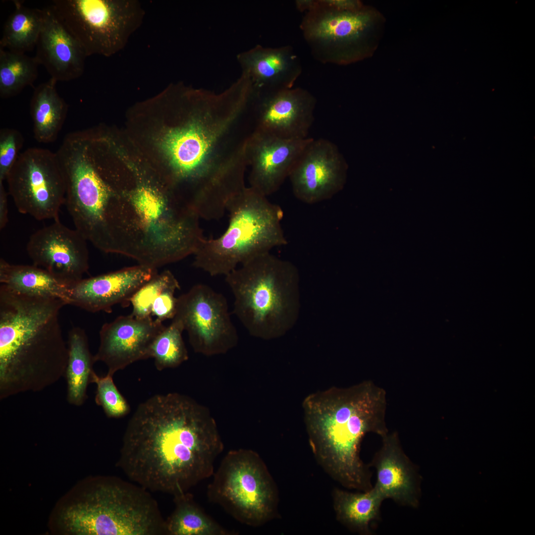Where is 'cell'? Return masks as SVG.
<instances>
[{"label":"cell","instance_id":"1","mask_svg":"<svg viewBox=\"0 0 535 535\" xmlns=\"http://www.w3.org/2000/svg\"><path fill=\"white\" fill-rule=\"evenodd\" d=\"M223 444L213 419L191 398L155 395L129 420L117 465L132 482L173 496L214 473Z\"/></svg>","mask_w":535,"mask_h":535},{"label":"cell","instance_id":"2","mask_svg":"<svg viewBox=\"0 0 535 535\" xmlns=\"http://www.w3.org/2000/svg\"><path fill=\"white\" fill-rule=\"evenodd\" d=\"M66 305L0 284V400L42 391L65 376L68 348L59 315Z\"/></svg>","mask_w":535,"mask_h":535},{"label":"cell","instance_id":"3","mask_svg":"<svg viewBox=\"0 0 535 535\" xmlns=\"http://www.w3.org/2000/svg\"><path fill=\"white\" fill-rule=\"evenodd\" d=\"M302 405L310 442L324 469L345 487L372 488L371 473L359 451L367 433H388L385 390L365 381L310 394Z\"/></svg>","mask_w":535,"mask_h":535},{"label":"cell","instance_id":"4","mask_svg":"<svg viewBox=\"0 0 535 535\" xmlns=\"http://www.w3.org/2000/svg\"><path fill=\"white\" fill-rule=\"evenodd\" d=\"M133 482L113 476L85 480L58 509V527L69 535H166L157 501Z\"/></svg>","mask_w":535,"mask_h":535},{"label":"cell","instance_id":"5","mask_svg":"<svg viewBox=\"0 0 535 535\" xmlns=\"http://www.w3.org/2000/svg\"><path fill=\"white\" fill-rule=\"evenodd\" d=\"M225 277L234 298L233 313L250 334L274 339L293 324L298 310L299 273L292 263L267 252Z\"/></svg>","mask_w":535,"mask_h":535},{"label":"cell","instance_id":"6","mask_svg":"<svg viewBox=\"0 0 535 535\" xmlns=\"http://www.w3.org/2000/svg\"><path fill=\"white\" fill-rule=\"evenodd\" d=\"M296 6L305 12L304 39L323 63L347 65L370 58L384 34L383 14L358 0H302Z\"/></svg>","mask_w":535,"mask_h":535},{"label":"cell","instance_id":"7","mask_svg":"<svg viewBox=\"0 0 535 535\" xmlns=\"http://www.w3.org/2000/svg\"><path fill=\"white\" fill-rule=\"evenodd\" d=\"M227 228L220 236L204 237L194 254L193 266L211 276H226L250 259L287 240L278 205L250 187H245L228 202Z\"/></svg>","mask_w":535,"mask_h":535},{"label":"cell","instance_id":"8","mask_svg":"<svg viewBox=\"0 0 535 535\" xmlns=\"http://www.w3.org/2000/svg\"><path fill=\"white\" fill-rule=\"evenodd\" d=\"M56 154L65 180L64 203L75 229L97 248L109 253L111 188L97 169L80 135H66Z\"/></svg>","mask_w":535,"mask_h":535},{"label":"cell","instance_id":"9","mask_svg":"<svg viewBox=\"0 0 535 535\" xmlns=\"http://www.w3.org/2000/svg\"><path fill=\"white\" fill-rule=\"evenodd\" d=\"M213 476L208 488L209 498L237 521L258 526L273 517L275 487L256 452L243 449L228 452Z\"/></svg>","mask_w":535,"mask_h":535},{"label":"cell","instance_id":"10","mask_svg":"<svg viewBox=\"0 0 535 535\" xmlns=\"http://www.w3.org/2000/svg\"><path fill=\"white\" fill-rule=\"evenodd\" d=\"M49 7L87 56L121 51L145 15L136 0H55Z\"/></svg>","mask_w":535,"mask_h":535},{"label":"cell","instance_id":"11","mask_svg":"<svg viewBox=\"0 0 535 535\" xmlns=\"http://www.w3.org/2000/svg\"><path fill=\"white\" fill-rule=\"evenodd\" d=\"M19 212L41 220L58 219L66 183L56 153L30 148L20 153L6 179Z\"/></svg>","mask_w":535,"mask_h":535},{"label":"cell","instance_id":"12","mask_svg":"<svg viewBox=\"0 0 535 535\" xmlns=\"http://www.w3.org/2000/svg\"><path fill=\"white\" fill-rule=\"evenodd\" d=\"M198 353H225L235 346L238 336L226 299L209 286L197 284L177 297L175 315Z\"/></svg>","mask_w":535,"mask_h":535},{"label":"cell","instance_id":"13","mask_svg":"<svg viewBox=\"0 0 535 535\" xmlns=\"http://www.w3.org/2000/svg\"><path fill=\"white\" fill-rule=\"evenodd\" d=\"M30 237L26 251L34 265L68 286L78 282L89 268L87 240L59 218Z\"/></svg>","mask_w":535,"mask_h":535},{"label":"cell","instance_id":"14","mask_svg":"<svg viewBox=\"0 0 535 535\" xmlns=\"http://www.w3.org/2000/svg\"><path fill=\"white\" fill-rule=\"evenodd\" d=\"M346 169L332 142L311 138L289 176L293 193L307 204L329 200L342 188Z\"/></svg>","mask_w":535,"mask_h":535},{"label":"cell","instance_id":"15","mask_svg":"<svg viewBox=\"0 0 535 535\" xmlns=\"http://www.w3.org/2000/svg\"><path fill=\"white\" fill-rule=\"evenodd\" d=\"M311 139H284L256 128L242 144L250 167L249 187L266 197L276 192Z\"/></svg>","mask_w":535,"mask_h":535},{"label":"cell","instance_id":"16","mask_svg":"<svg viewBox=\"0 0 535 535\" xmlns=\"http://www.w3.org/2000/svg\"><path fill=\"white\" fill-rule=\"evenodd\" d=\"M151 317L140 319L120 316L105 323L100 332V344L95 362L104 363L112 375L135 362L150 358L151 346L165 327Z\"/></svg>","mask_w":535,"mask_h":535},{"label":"cell","instance_id":"17","mask_svg":"<svg viewBox=\"0 0 535 535\" xmlns=\"http://www.w3.org/2000/svg\"><path fill=\"white\" fill-rule=\"evenodd\" d=\"M157 273V268L139 264L82 278L69 286L67 305L92 313H109L114 305L129 303L134 294Z\"/></svg>","mask_w":535,"mask_h":535},{"label":"cell","instance_id":"18","mask_svg":"<svg viewBox=\"0 0 535 535\" xmlns=\"http://www.w3.org/2000/svg\"><path fill=\"white\" fill-rule=\"evenodd\" d=\"M317 100L300 87L275 90L261 104L257 128L280 138H308Z\"/></svg>","mask_w":535,"mask_h":535},{"label":"cell","instance_id":"19","mask_svg":"<svg viewBox=\"0 0 535 535\" xmlns=\"http://www.w3.org/2000/svg\"><path fill=\"white\" fill-rule=\"evenodd\" d=\"M382 439L381 448L371 465L376 474L374 487L384 499H391L402 505L416 507L420 494L417 471L402 449L396 433H388Z\"/></svg>","mask_w":535,"mask_h":535},{"label":"cell","instance_id":"20","mask_svg":"<svg viewBox=\"0 0 535 535\" xmlns=\"http://www.w3.org/2000/svg\"><path fill=\"white\" fill-rule=\"evenodd\" d=\"M44 10V23L34 57L57 82L77 79L84 72L87 56L51 8Z\"/></svg>","mask_w":535,"mask_h":535},{"label":"cell","instance_id":"21","mask_svg":"<svg viewBox=\"0 0 535 535\" xmlns=\"http://www.w3.org/2000/svg\"><path fill=\"white\" fill-rule=\"evenodd\" d=\"M56 82L51 78L40 84L34 89L31 99L34 136L40 143L55 141L66 117L68 105L58 94Z\"/></svg>","mask_w":535,"mask_h":535},{"label":"cell","instance_id":"22","mask_svg":"<svg viewBox=\"0 0 535 535\" xmlns=\"http://www.w3.org/2000/svg\"><path fill=\"white\" fill-rule=\"evenodd\" d=\"M252 71L260 86L276 90L291 88L302 72L300 59L290 46L276 49H257L252 56Z\"/></svg>","mask_w":535,"mask_h":535},{"label":"cell","instance_id":"23","mask_svg":"<svg viewBox=\"0 0 535 535\" xmlns=\"http://www.w3.org/2000/svg\"><path fill=\"white\" fill-rule=\"evenodd\" d=\"M0 283L21 293L59 298L66 304L69 286L34 265H13L0 258Z\"/></svg>","mask_w":535,"mask_h":535},{"label":"cell","instance_id":"24","mask_svg":"<svg viewBox=\"0 0 535 535\" xmlns=\"http://www.w3.org/2000/svg\"><path fill=\"white\" fill-rule=\"evenodd\" d=\"M384 498L373 486L360 493L335 489L333 493L334 507L337 519L354 531L370 534V524L379 517L380 508Z\"/></svg>","mask_w":535,"mask_h":535},{"label":"cell","instance_id":"25","mask_svg":"<svg viewBox=\"0 0 535 535\" xmlns=\"http://www.w3.org/2000/svg\"><path fill=\"white\" fill-rule=\"evenodd\" d=\"M67 343L68 359L64 376L67 384V399L70 404L80 406L87 398V388L94 371V356L85 331L79 327L70 330Z\"/></svg>","mask_w":535,"mask_h":535},{"label":"cell","instance_id":"26","mask_svg":"<svg viewBox=\"0 0 535 535\" xmlns=\"http://www.w3.org/2000/svg\"><path fill=\"white\" fill-rule=\"evenodd\" d=\"M175 508L165 520L166 535H229L225 529L208 515L187 492L174 496Z\"/></svg>","mask_w":535,"mask_h":535},{"label":"cell","instance_id":"27","mask_svg":"<svg viewBox=\"0 0 535 535\" xmlns=\"http://www.w3.org/2000/svg\"><path fill=\"white\" fill-rule=\"evenodd\" d=\"M44 9L31 8L16 3L14 11L4 25L0 48L25 53L35 47L41 31Z\"/></svg>","mask_w":535,"mask_h":535},{"label":"cell","instance_id":"28","mask_svg":"<svg viewBox=\"0 0 535 535\" xmlns=\"http://www.w3.org/2000/svg\"><path fill=\"white\" fill-rule=\"evenodd\" d=\"M35 57L0 48V96L6 99L31 86L38 75Z\"/></svg>","mask_w":535,"mask_h":535},{"label":"cell","instance_id":"29","mask_svg":"<svg viewBox=\"0 0 535 535\" xmlns=\"http://www.w3.org/2000/svg\"><path fill=\"white\" fill-rule=\"evenodd\" d=\"M183 327L175 319L155 339L150 349V358L154 359L158 370L177 367L188 358L182 333Z\"/></svg>","mask_w":535,"mask_h":535},{"label":"cell","instance_id":"30","mask_svg":"<svg viewBox=\"0 0 535 535\" xmlns=\"http://www.w3.org/2000/svg\"><path fill=\"white\" fill-rule=\"evenodd\" d=\"M175 287L180 288L178 281L169 270L157 273L143 284L129 301L132 306V315L140 319L151 316V308L156 298L165 289Z\"/></svg>","mask_w":535,"mask_h":535},{"label":"cell","instance_id":"31","mask_svg":"<svg viewBox=\"0 0 535 535\" xmlns=\"http://www.w3.org/2000/svg\"><path fill=\"white\" fill-rule=\"evenodd\" d=\"M112 376L108 373L105 376H100L93 371L90 383H95L97 385L96 404L102 407L107 417L118 418L126 415L130 411V407L117 388Z\"/></svg>","mask_w":535,"mask_h":535},{"label":"cell","instance_id":"32","mask_svg":"<svg viewBox=\"0 0 535 535\" xmlns=\"http://www.w3.org/2000/svg\"><path fill=\"white\" fill-rule=\"evenodd\" d=\"M23 143V137L17 130L8 128L0 129V182L6 180L20 154Z\"/></svg>","mask_w":535,"mask_h":535},{"label":"cell","instance_id":"33","mask_svg":"<svg viewBox=\"0 0 535 535\" xmlns=\"http://www.w3.org/2000/svg\"><path fill=\"white\" fill-rule=\"evenodd\" d=\"M180 288L172 287L163 290L154 301L151 308V316L162 322L167 319H172L176 313L177 297L175 293Z\"/></svg>","mask_w":535,"mask_h":535},{"label":"cell","instance_id":"34","mask_svg":"<svg viewBox=\"0 0 535 535\" xmlns=\"http://www.w3.org/2000/svg\"><path fill=\"white\" fill-rule=\"evenodd\" d=\"M8 222L7 193L3 182H0V229H2Z\"/></svg>","mask_w":535,"mask_h":535}]
</instances>
